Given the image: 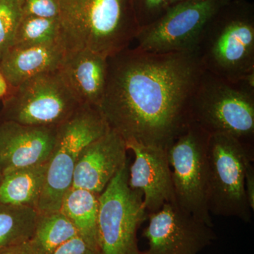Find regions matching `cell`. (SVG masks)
<instances>
[{"mask_svg": "<svg viewBox=\"0 0 254 254\" xmlns=\"http://www.w3.org/2000/svg\"><path fill=\"white\" fill-rule=\"evenodd\" d=\"M99 109L125 141L168 150L191 123L190 102L203 69L196 52L135 48L108 58Z\"/></svg>", "mask_w": 254, "mask_h": 254, "instance_id": "1", "label": "cell"}, {"mask_svg": "<svg viewBox=\"0 0 254 254\" xmlns=\"http://www.w3.org/2000/svg\"><path fill=\"white\" fill-rule=\"evenodd\" d=\"M66 52L86 49L108 58L128 48L140 30L132 0H59Z\"/></svg>", "mask_w": 254, "mask_h": 254, "instance_id": "2", "label": "cell"}, {"mask_svg": "<svg viewBox=\"0 0 254 254\" xmlns=\"http://www.w3.org/2000/svg\"><path fill=\"white\" fill-rule=\"evenodd\" d=\"M204 71L231 82L254 71V4L230 0L207 23L196 50Z\"/></svg>", "mask_w": 254, "mask_h": 254, "instance_id": "3", "label": "cell"}, {"mask_svg": "<svg viewBox=\"0 0 254 254\" xmlns=\"http://www.w3.org/2000/svg\"><path fill=\"white\" fill-rule=\"evenodd\" d=\"M191 122L210 135L225 134L254 146V90L203 71L190 102Z\"/></svg>", "mask_w": 254, "mask_h": 254, "instance_id": "4", "label": "cell"}, {"mask_svg": "<svg viewBox=\"0 0 254 254\" xmlns=\"http://www.w3.org/2000/svg\"><path fill=\"white\" fill-rule=\"evenodd\" d=\"M99 108L82 105L57 127L56 138L48 163L46 183L37 211H59L62 202L72 187L73 173L82 150L110 130Z\"/></svg>", "mask_w": 254, "mask_h": 254, "instance_id": "5", "label": "cell"}, {"mask_svg": "<svg viewBox=\"0 0 254 254\" xmlns=\"http://www.w3.org/2000/svg\"><path fill=\"white\" fill-rule=\"evenodd\" d=\"M254 158V146L228 135H210L207 193L210 214L235 217L246 223L252 221L245 177L246 167Z\"/></svg>", "mask_w": 254, "mask_h": 254, "instance_id": "6", "label": "cell"}, {"mask_svg": "<svg viewBox=\"0 0 254 254\" xmlns=\"http://www.w3.org/2000/svg\"><path fill=\"white\" fill-rule=\"evenodd\" d=\"M82 105L60 69L38 75L12 88L2 100L0 123L58 127Z\"/></svg>", "mask_w": 254, "mask_h": 254, "instance_id": "7", "label": "cell"}, {"mask_svg": "<svg viewBox=\"0 0 254 254\" xmlns=\"http://www.w3.org/2000/svg\"><path fill=\"white\" fill-rule=\"evenodd\" d=\"M127 162L99 195L98 238L100 254H143L137 232L148 220L143 193L128 185Z\"/></svg>", "mask_w": 254, "mask_h": 254, "instance_id": "8", "label": "cell"}, {"mask_svg": "<svg viewBox=\"0 0 254 254\" xmlns=\"http://www.w3.org/2000/svg\"><path fill=\"white\" fill-rule=\"evenodd\" d=\"M210 135L191 122L167 150L175 203L213 227L208 207V150Z\"/></svg>", "mask_w": 254, "mask_h": 254, "instance_id": "9", "label": "cell"}, {"mask_svg": "<svg viewBox=\"0 0 254 254\" xmlns=\"http://www.w3.org/2000/svg\"><path fill=\"white\" fill-rule=\"evenodd\" d=\"M230 0H186L172 4L136 37L142 51L153 53L195 52L202 32L218 9Z\"/></svg>", "mask_w": 254, "mask_h": 254, "instance_id": "10", "label": "cell"}, {"mask_svg": "<svg viewBox=\"0 0 254 254\" xmlns=\"http://www.w3.org/2000/svg\"><path fill=\"white\" fill-rule=\"evenodd\" d=\"M142 236L148 241L143 254H198L218 239L213 227L199 221L175 203L148 214Z\"/></svg>", "mask_w": 254, "mask_h": 254, "instance_id": "11", "label": "cell"}, {"mask_svg": "<svg viewBox=\"0 0 254 254\" xmlns=\"http://www.w3.org/2000/svg\"><path fill=\"white\" fill-rule=\"evenodd\" d=\"M127 150L134 154L129 166L128 185L143 193L148 214L155 213L166 203H175L172 170L168 151L134 141H126Z\"/></svg>", "mask_w": 254, "mask_h": 254, "instance_id": "12", "label": "cell"}, {"mask_svg": "<svg viewBox=\"0 0 254 254\" xmlns=\"http://www.w3.org/2000/svg\"><path fill=\"white\" fill-rule=\"evenodd\" d=\"M127 150L125 140L110 128L82 150L71 187L100 194L128 161Z\"/></svg>", "mask_w": 254, "mask_h": 254, "instance_id": "13", "label": "cell"}, {"mask_svg": "<svg viewBox=\"0 0 254 254\" xmlns=\"http://www.w3.org/2000/svg\"><path fill=\"white\" fill-rule=\"evenodd\" d=\"M57 127H35L14 122L0 123V169L13 170L48 163Z\"/></svg>", "mask_w": 254, "mask_h": 254, "instance_id": "14", "label": "cell"}, {"mask_svg": "<svg viewBox=\"0 0 254 254\" xmlns=\"http://www.w3.org/2000/svg\"><path fill=\"white\" fill-rule=\"evenodd\" d=\"M108 59L86 49L66 52L60 70L82 105L99 108L108 81Z\"/></svg>", "mask_w": 254, "mask_h": 254, "instance_id": "15", "label": "cell"}, {"mask_svg": "<svg viewBox=\"0 0 254 254\" xmlns=\"http://www.w3.org/2000/svg\"><path fill=\"white\" fill-rule=\"evenodd\" d=\"M66 49L62 41L48 44L12 46L0 60V72L11 88L31 78L60 69Z\"/></svg>", "mask_w": 254, "mask_h": 254, "instance_id": "16", "label": "cell"}, {"mask_svg": "<svg viewBox=\"0 0 254 254\" xmlns=\"http://www.w3.org/2000/svg\"><path fill=\"white\" fill-rule=\"evenodd\" d=\"M47 163L13 170L1 176L0 203L38 208L46 183Z\"/></svg>", "mask_w": 254, "mask_h": 254, "instance_id": "17", "label": "cell"}, {"mask_svg": "<svg viewBox=\"0 0 254 254\" xmlns=\"http://www.w3.org/2000/svg\"><path fill=\"white\" fill-rule=\"evenodd\" d=\"M99 195L71 187L64 197L60 211L66 215L88 245L99 251L98 238Z\"/></svg>", "mask_w": 254, "mask_h": 254, "instance_id": "18", "label": "cell"}, {"mask_svg": "<svg viewBox=\"0 0 254 254\" xmlns=\"http://www.w3.org/2000/svg\"><path fill=\"white\" fill-rule=\"evenodd\" d=\"M78 236L73 224L59 210L38 213L34 232L28 243L36 254H52L60 246Z\"/></svg>", "mask_w": 254, "mask_h": 254, "instance_id": "19", "label": "cell"}, {"mask_svg": "<svg viewBox=\"0 0 254 254\" xmlns=\"http://www.w3.org/2000/svg\"><path fill=\"white\" fill-rule=\"evenodd\" d=\"M38 218L36 209L0 203V252L28 242Z\"/></svg>", "mask_w": 254, "mask_h": 254, "instance_id": "20", "label": "cell"}, {"mask_svg": "<svg viewBox=\"0 0 254 254\" xmlns=\"http://www.w3.org/2000/svg\"><path fill=\"white\" fill-rule=\"evenodd\" d=\"M60 41H63L60 18H42L23 15L12 46L48 44Z\"/></svg>", "mask_w": 254, "mask_h": 254, "instance_id": "21", "label": "cell"}, {"mask_svg": "<svg viewBox=\"0 0 254 254\" xmlns=\"http://www.w3.org/2000/svg\"><path fill=\"white\" fill-rule=\"evenodd\" d=\"M22 16L20 0H0V60L14 44Z\"/></svg>", "mask_w": 254, "mask_h": 254, "instance_id": "22", "label": "cell"}, {"mask_svg": "<svg viewBox=\"0 0 254 254\" xmlns=\"http://www.w3.org/2000/svg\"><path fill=\"white\" fill-rule=\"evenodd\" d=\"M140 28L158 19L171 6V0H132Z\"/></svg>", "mask_w": 254, "mask_h": 254, "instance_id": "23", "label": "cell"}, {"mask_svg": "<svg viewBox=\"0 0 254 254\" xmlns=\"http://www.w3.org/2000/svg\"><path fill=\"white\" fill-rule=\"evenodd\" d=\"M23 15L60 18L59 0H20Z\"/></svg>", "mask_w": 254, "mask_h": 254, "instance_id": "24", "label": "cell"}, {"mask_svg": "<svg viewBox=\"0 0 254 254\" xmlns=\"http://www.w3.org/2000/svg\"><path fill=\"white\" fill-rule=\"evenodd\" d=\"M52 254H100L79 236L68 240Z\"/></svg>", "mask_w": 254, "mask_h": 254, "instance_id": "25", "label": "cell"}, {"mask_svg": "<svg viewBox=\"0 0 254 254\" xmlns=\"http://www.w3.org/2000/svg\"><path fill=\"white\" fill-rule=\"evenodd\" d=\"M245 189L249 205L252 212L254 210V168L253 162L247 165L245 170Z\"/></svg>", "mask_w": 254, "mask_h": 254, "instance_id": "26", "label": "cell"}, {"mask_svg": "<svg viewBox=\"0 0 254 254\" xmlns=\"http://www.w3.org/2000/svg\"><path fill=\"white\" fill-rule=\"evenodd\" d=\"M0 254H36L31 248L28 242L15 246L0 252Z\"/></svg>", "mask_w": 254, "mask_h": 254, "instance_id": "27", "label": "cell"}, {"mask_svg": "<svg viewBox=\"0 0 254 254\" xmlns=\"http://www.w3.org/2000/svg\"><path fill=\"white\" fill-rule=\"evenodd\" d=\"M12 88L8 84L7 82L1 73L0 72V99L2 100L9 94Z\"/></svg>", "mask_w": 254, "mask_h": 254, "instance_id": "28", "label": "cell"}, {"mask_svg": "<svg viewBox=\"0 0 254 254\" xmlns=\"http://www.w3.org/2000/svg\"><path fill=\"white\" fill-rule=\"evenodd\" d=\"M182 1H186V0H171V5Z\"/></svg>", "mask_w": 254, "mask_h": 254, "instance_id": "29", "label": "cell"}, {"mask_svg": "<svg viewBox=\"0 0 254 254\" xmlns=\"http://www.w3.org/2000/svg\"><path fill=\"white\" fill-rule=\"evenodd\" d=\"M1 176H2V174H1V169H0V181H1Z\"/></svg>", "mask_w": 254, "mask_h": 254, "instance_id": "30", "label": "cell"}]
</instances>
